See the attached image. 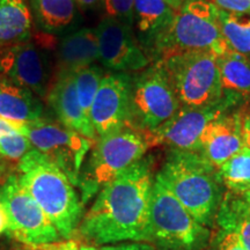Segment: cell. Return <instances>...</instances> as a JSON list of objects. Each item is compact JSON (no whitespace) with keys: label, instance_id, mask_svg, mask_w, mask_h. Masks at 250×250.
I'll use <instances>...</instances> for the list:
<instances>
[{"label":"cell","instance_id":"obj_1","mask_svg":"<svg viewBox=\"0 0 250 250\" xmlns=\"http://www.w3.org/2000/svg\"><path fill=\"white\" fill-rule=\"evenodd\" d=\"M153 158L144 156L100 190L83 215L81 236L98 246L123 242L149 243V201Z\"/></svg>","mask_w":250,"mask_h":250},{"label":"cell","instance_id":"obj_2","mask_svg":"<svg viewBox=\"0 0 250 250\" xmlns=\"http://www.w3.org/2000/svg\"><path fill=\"white\" fill-rule=\"evenodd\" d=\"M19 180L57 228L72 240L83 220V201L73 184L51 160L33 148L19 162Z\"/></svg>","mask_w":250,"mask_h":250},{"label":"cell","instance_id":"obj_3","mask_svg":"<svg viewBox=\"0 0 250 250\" xmlns=\"http://www.w3.org/2000/svg\"><path fill=\"white\" fill-rule=\"evenodd\" d=\"M156 176L198 223L210 226L223 199L218 168L199 152L171 149Z\"/></svg>","mask_w":250,"mask_h":250},{"label":"cell","instance_id":"obj_4","mask_svg":"<svg viewBox=\"0 0 250 250\" xmlns=\"http://www.w3.org/2000/svg\"><path fill=\"white\" fill-rule=\"evenodd\" d=\"M230 49L219 26V8L210 0H186L176 12L169 29L156 46L152 59L161 62L189 52H213Z\"/></svg>","mask_w":250,"mask_h":250},{"label":"cell","instance_id":"obj_5","mask_svg":"<svg viewBox=\"0 0 250 250\" xmlns=\"http://www.w3.org/2000/svg\"><path fill=\"white\" fill-rule=\"evenodd\" d=\"M208 236V228L155 175L149 201V243L162 250H203Z\"/></svg>","mask_w":250,"mask_h":250},{"label":"cell","instance_id":"obj_6","mask_svg":"<svg viewBox=\"0 0 250 250\" xmlns=\"http://www.w3.org/2000/svg\"><path fill=\"white\" fill-rule=\"evenodd\" d=\"M149 148L145 134L131 126L98 138L79 187L83 203L145 156Z\"/></svg>","mask_w":250,"mask_h":250},{"label":"cell","instance_id":"obj_7","mask_svg":"<svg viewBox=\"0 0 250 250\" xmlns=\"http://www.w3.org/2000/svg\"><path fill=\"white\" fill-rule=\"evenodd\" d=\"M217 57L213 52H189L155 62L165 66L182 107L204 108L220 102L226 95Z\"/></svg>","mask_w":250,"mask_h":250},{"label":"cell","instance_id":"obj_8","mask_svg":"<svg viewBox=\"0 0 250 250\" xmlns=\"http://www.w3.org/2000/svg\"><path fill=\"white\" fill-rule=\"evenodd\" d=\"M181 104L170 78L161 62L131 80L130 126L148 132L161 126L180 110Z\"/></svg>","mask_w":250,"mask_h":250},{"label":"cell","instance_id":"obj_9","mask_svg":"<svg viewBox=\"0 0 250 250\" xmlns=\"http://www.w3.org/2000/svg\"><path fill=\"white\" fill-rule=\"evenodd\" d=\"M0 202L9 219L7 233L27 247H42L61 241L57 228L20 183L15 174L0 186Z\"/></svg>","mask_w":250,"mask_h":250},{"label":"cell","instance_id":"obj_10","mask_svg":"<svg viewBox=\"0 0 250 250\" xmlns=\"http://www.w3.org/2000/svg\"><path fill=\"white\" fill-rule=\"evenodd\" d=\"M21 130L33 148L54 162L73 186L79 187L83 160L94 142L61 123L44 118L22 124Z\"/></svg>","mask_w":250,"mask_h":250},{"label":"cell","instance_id":"obj_11","mask_svg":"<svg viewBox=\"0 0 250 250\" xmlns=\"http://www.w3.org/2000/svg\"><path fill=\"white\" fill-rule=\"evenodd\" d=\"M241 96L226 93L220 102L204 108L181 109L158 129L144 132L149 147L165 145L171 149L198 152L199 139L205 127L212 121L229 111L237 104Z\"/></svg>","mask_w":250,"mask_h":250},{"label":"cell","instance_id":"obj_12","mask_svg":"<svg viewBox=\"0 0 250 250\" xmlns=\"http://www.w3.org/2000/svg\"><path fill=\"white\" fill-rule=\"evenodd\" d=\"M0 73L46 99L52 83V62L46 46L30 41L0 49Z\"/></svg>","mask_w":250,"mask_h":250},{"label":"cell","instance_id":"obj_13","mask_svg":"<svg viewBox=\"0 0 250 250\" xmlns=\"http://www.w3.org/2000/svg\"><path fill=\"white\" fill-rule=\"evenodd\" d=\"M95 31L100 62L108 70L123 73L143 71L151 62V58L137 41L132 24L105 17Z\"/></svg>","mask_w":250,"mask_h":250},{"label":"cell","instance_id":"obj_14","mask_svg":"<svg viewBox=\"0 0 250 250\" xmlns=\"http://www.w3.org/2000/svg\"><path fill=\"white\" fill-rule=\"evenodd\" d=\"M131 80L123 72L103 77L90 110V122L98 138L130 126Z\"/></svg>","mask_w":250,"mask_h":250},{"label":"cell","instance_id":"obj_15","mask_svg":"<svg viewBox=\"0 0 250 250\" xmlns=\"http://www.w3.org/2000/svg\"><path fill=\"white\" fill-rule=\"evenodd\" d=\"M46 100L57 116L59 123L96 143L98 136L92 122L83 111L78 100L74 73L58 71L55 80H52L50 85Z\"/></svg>","mask_w":250,"mask_h":250},{"label":"cell","instance_id":"obj_16","mask_svg":"<svg viewBox=\"0 0 250 250\" xmlns=\"http://www.w3.org/2000/svg\"><path fill=\"white\" fill-rule=\"evenodd\" d=\"M243 146L240 111H228L205 127L199 139L198 152L219 168Z\"/></svg>","mask_w":250,"mask_h":250},{"label":"cell","instance_id":"obj_17","mask_svg":"<svg viewBox=\"0 0 250 250\" xmlns=\"http://www.w3.org/2000/svg\"><path fill=\"white\" fill-rule=\"evenodd\" d=\"M176 12L165 0H134L133 22L137 41L152 58L156 46L173 22Z\"/></svg>","mask_w":250,"mask_h":250},{"label":"cell","instance_id":"obj_18","mask_svg":"<svg viewBox=\"0 0 250 250\" xmlns=\"http://www.w3.org/2000/svg\"><path fill=\"white\" fill-rule=\"evenodd\" d=\"M0 118L28 124L43 118V103L39 96L8 78H0Z\"/></svg>","mask_w":250,"mask_h":250},{"label":"cell","instance_id":"obj_19","mask_svg":"<svg viewBox=\"0 0 250 250\" xmlns=\"http://www.w3.org/2000/svg\"><path fill=\"white\" fill-rule=\"evenodd\" d=\"M59 71L76 73L100 61L99 42L93 28H83L62 37L57 51Z\"/></svg>","mask_w":250,"mask_h":250},{"label":"cell","instance_id":"obj_20","mask_svg":"<svg viewBox=\"0 0 250 250\" xmlns=\"http://www.w3.org/2000/svg\"><path fill=\"white\" fill-rule=\"evenodd\" d=\"M215 221L221 235L233 234L247 250H250V199L247 193H225Z\"/></svg>","mask_w":250,"mask_h":250},{"label":"cell","instance_id":"obj_21","mask_svg":"<svg viewBox=\"0 0 250 250\" xmlns=\"http://www.w3.org/2000/svg\"><path fill=\"white\" fill-rule=\"evenodd\" d=\"M33 15L26 0H0V49L27 42Z\"/></svg>","mask_w":250,"mask_h":250},{"label":"cell","instance_id":"obj_22","mask_svg":"<svg viewBox=\"0 0 250 250\" xmlns=\"http://www.w3.org/2000/svg\"><path fill=\"white\" fill-rule=\"evenodd\" d=\"M76 0H30V11L37 27L48 34H61L74 26Z\"/></svg>","mask_w":250,"mask_h":250},{"label":"cell","instance_id":"obj_23","mask_svg":"<svg viewBox=\"0 0 250 250\" xmlns=\"http://www.w3.org/2000/svg\"><path fill=\"white\" fill-rule=\"evenodd\" d=\"M217 62L224 92L250 98V59L228 49L218 56Z\"/></svg>","mask_w":250,"mask_h":250},{"label":"cell","instance_id":"obj_24","mask_svg":"<svg viewBox=\"0 0 250 250\" xmlns=\"http://www.w3.org/2000/svg\"><path fill=\"white\" fill-rule=\"evenodd\" d=\"M221 184L229 191L246 193L250 191V148L247 146L218 168Z\"/></svg>","mask_w":250,"mask_h":250},{"label":"cell","instance_id":"obj_25","mask_svg":"<svg viewBox=\"0 0 250 250\" xmlns=\"http://www.w3.org/2000/svg\"><path fill=\"white\" fill-rule=\"evenodd\" d=\"M219 26L230 49L250 55V14H235L219 9Z\"/></svg>","mask_w":250,"mask_h":250},{"label":"cell","instance_id":"obj_26","mask_svg":"<svg viewBox=\"0 0 250 250\" xmlns=\"http://www.w3.org/2000/svg\"><path fill=\"white\" fill-rule=\"evenodd\" d=\"M21 125L0 118V155L6 161L19 164L33 149L29 139L21 130Z\"/></svg>","mask_w":250,"mask_h":250},{"label":"cell","instance_id":"obj_27","mask_svg":"<svg viewBox=\"0 0 250 250\" xmlns=\"http://www.w3.org/2000/svg\"><path fill=\"white\" fill-rule=\"evenodd\" d=\"M103 77H104V73L98 65H92L74 73L78 100H79L81 109L89 120L94 99H95Z\"/></svg>","mask_w":250,"mask_h":250},{"label":"cell","instance_id":"obj_28","mask_svg":"<svg viewBox=\"0 0 250 250\" xmlns=\"http://www.w3.org/2000/svg\"><path fill=\"white\" fill-rule=\"evenodd\" d=\"M107 17L129 24L133 23L134 0H102Z\"/></svg>","mask_w":250,"mask_h":250},{"label":"cell","instance_id":"obj_29","mask_svg":"<svg viewBox=\"0 0 250 250\" xmlns=\"http://www.w3.org/2000/svg\"><path fill=\"white\" fill-rule=\"evenodd\" d=\"M219 9L235 14H250V0H210Z\"/></svg>","mask_w":250,"mask_h":250},{"label":"cell","instance_id":"obj_30","mask_svg":"<svg viewBox=\"0 0 250 250\" xmlns=\"http://www.w3.org/2000/svg\"><path fill=\"white\" fill-rule=\"evenodd\" d=\"M101 250H156V247L148 242H123L117 245L102 246Z\"/></svg>","mask_w":250,"mask_h":250},{"label":"cell","instance_id":"obj_31","mask_svg":"<svg viewBox=\"0 0 250 250\" xmlns=\"http://www.w3.org/2000/svg\"><path fill=\"white\" fill-rule=\"evenodd\" d=\"M218 250H247V249L239 242V240H237L233 234H224V235H221Z\"/></svg>","mask_w":250,"mask_h":250},{"label":"cell","instance_id":"obj_32","mask_svg":"<svg viewBox=\"0 0 250 250\" xmlns=\"http://www.w3.org/2000/svg\"><path fill=\"white\" fill-rule=\"evenodd\" d=\"M241 116V132L245 146L250 148V108L240 110Z\"/></svg>","mask_w":250,"mask_h":250},{"label":"cell","instance_id":"obj_33","mask_svg":"<svg viewBox=\"0 0 250 250\" xmlns=\"http://www.w3.org/2000/svg\"><path fill=\"white\" fill-rule=\"evenodd\" d=\"M50 248L54 250H78V242L73 241V240H67V241L62 242L59 241L57 243H52L49 245Z\"/></svg>","mask_w":250,"mask_h":250},{"label":"cell","instance_id":"obj_34","mask_svg":"<svg viewBox=\"0 0 250 250\" xmlns=\"http://www.w3.org/2000/svg\"><path fill=\"white\" fill-rule=\"evenodd\" d=\"M9 227V219L7 215V212H6L4 205L0 202V235L2 233L7 232Z\"/></svg>","mask_w":250,"mask_h":250},{"label":"cell","instance_id":"obj_35","mask_svg":"<svg viewBox=\"0 0 250 250\" xmlns=\"http://www.w3.org/2000/svg\"><path fill=\"white\" fill-rule=\"evenodd\" d=\"M100 1H101V0H76L77 5L80 6V7L83 9H90L95 7Z\"/></svg>","mask_w":250,"mask_h":250},{"label":"cell","instance_id":"obj_36","mask_svg":"<svg viewBox=\"0 0 250 250\" xmlns=\"http://www.w3.org/2000/svg\"><path fill=\"white\" fill-rule=\"evenodd\" d=\"M165 1L167 2V4L169 5L175 12H177L180 11L181 7H182L184 2H186V0H165Z\"/></svg>","mask_w":250,"mask_h":250},{"label":"cell","instance_id":"obj_37","mask_svg":"<svg viewBox=\"0 0 250 250\" xmlns=\"http://www.w3.org/2000/svg\"><path fill=\"white\" fill-rule=\"evenodd\" d=\"M6 174H7V161L0 155V179Z\"/></svg>","mask_w":250,"mask_h":250},{"label":"cell","instance_id":"obj_38","mask_svg":"<svg viewBox=\"0 0 250 250\" xmlns=\"http://www.w3.org/2000/svg\"><path fill=\"white\" fill-rule=\"evenodd\" d=\"M78 250H101L98 249L93 245H88V243H79L78 242Z\"/></svg>","mask_w":250,"mask_h":250},{"label":"cell","instance_id":"obj_39","mask_svg":"<svg viewBox=\"0 0 250 250\" xmlns=\"http://www.w3.org/2000/svg\"><path fill=\"white\" fill-rule=\"evenodd\" d=\"M18 250H54L50 248V246H42V247H26V248L18 249Z\"/></svg>","mask_w":250,"mask_h":250},{"label":"cell","instance_id":"obj_40","mask_svg":"<svg viewBox=\"0 0 250 250\" xmlns=\"http://www.w3.org/2000/svg\"><path fill=\"white\" fill-rule=\"evenodd\" d=\"M247 193V195H248V197H249V199H250V191L249 192H246Z\"/></svg>","mask_w":250,"mask_h":250}]
</instances>
